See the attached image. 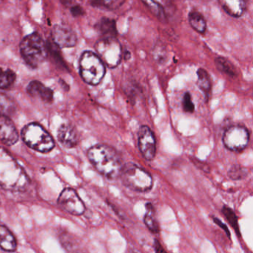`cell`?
I'll list each match as a JSON object with an SVG mask.
<instances>
[{
  "mask_svg": "<svg viewBox=\"0 0 253 253\" xmlns=\"http://www.w3.org/2000/svg\"><path fill=\"white\" fill-rule=\"evenodd\" d=\"M229 178L233 181H241L245 179L248 175V169L240 165H233L230 169L228 173Z\"/></svg>",
  "mask_w": 253,
  "mask_h": 253,
  "instance_id": "cell-25",
  "label": "cell"
},
{
  "mask_svg": "<svg viewBox=\"0 0 253 253\" xmlns=\"http://www.w3.org/2000/svg\"><path fill=\"white\" fill-rule=\"evenodd\" d=\"M138 148L143 157L147 160H153L156 152V140L148 126L140 128L138 133Z\"/></svg>",
  "mask_w": 253,
  "mask_h": 253,
  "instance_id": "cell-10",
  "label": "cell"
},
{
  "mask_svg": "<svg viewBox=\"0 0 253 253\" xmlns=\"http://www.w3.org/2000/svg\"><path fill=\"white\" fill-rule=\"evenodd\" d=\"M97 56L110 68H115L121 62L122 49L116 38H102L96 44Z\"/></svg>",
  "mask_w": 253,
  "mask_h": 253,
  "instance_id": "cell-7",
  "label": "cell"
},
{
  "mask_svg": "<svg viewBox=\"0 0 253 253\" xmlns=\"http://www.w3.org/2000/svg\"><path fill=\"white\" fill-rule=\"evenodd\" d=\"M22 140L32 150L39 152L47 153L54 148V141L50 134L38 123L25 126L22 131Z\"/></svg>",
  "mask_w": 253,
  "mask_h": 253,
  "instance_id": "cell-4",
  "label": "cell"
},
{
  "mask_svg": "<svg viewBox=\"0 0 253 253\" xmlns=\"http://www.w3.org/2000/svg\"><path fill=\"white\" fill-rule=\"evenodd\" d=\"M97 28L103 38H116L117 34L116 22L114 19L103 17L97 24Z\"/></svg>",
  "mask_w": 253,
  "mask_h": 253,
  "instance_id": "cell-17",
  "label": "cell"
},
{
  "mask_svg": "<svg viewBox=\"0 0 253 253\" xmlns=\"http://www.w3.org/2000/svg\"><path fill=\"white\" fill-rule=\"evenodd\" d=\"M222 213L225 216L226 219L230 223L231 227H233L236 234L241 236L240 229H239V220H238L237 215L235 213L234 211L227 206H224L222 207Z\"/></svg>",
  "mask_w": 253,
  "mask_h": 253,
  "instance_id": "cell-24",
  "label": "cell"
},
{
  "mask_svg": "<svg viewBox=\"0 0 253 253\" xmlns=\"http://www.w3.org/2000/svg\"><path fill=\"white\" fill-rule=\"evenodd\" d=\"M154 248L156 253H168L164 249L163 247L158 242V240H155Z\"/></svg>",
  "mask_w": 253,
  "mask_h": 253,
  "instance_id": "cell-32",
  "label": "cell"
},
{
  "mask_svg": "<svg viewBox=\"0 0 253 253\" xmlns=\"http://www.w3.org/2000/svg\"><path fill=\"white\" fill-rule=\"evenodd\" d=\"M19 139L16 126L7 116L0 114V141L4 145H14Z\"/></svg>",
  "mask_w": 253,
  "mask_h": 253,
  "instance_id": "cell-12",
  "label": "cell"
},
{
  "mask_svg": "<svg viewBox=\"0 0 253 253\" xmlns=\"http://www.w3.org/2000/svg\"><path fill=\"white\" fill-rule=\"evenodd\" d=\"M183 108L186 112L193 113L195 110V105L192 101L191 95L189 92L184 94L183 98Z\"/></svg>",
  "mask_w": 253,
  "mask_h": 253,
  "instance_id": "cell-29",
  "label": "cell"
},
{
  "mask_svg": "<svg viewBox=\"0 0 253 253\" xmlns=\"http://www.w3.org/2000/svg\"><path fill=\"white\" fill-rule=\"evenodd\" d=\"M58 204L64 211L76 216L83 215L85 211L84 203L74 189H65L59 195Z\"/></svg>",
  "mask_w": 253,
  "mask_h": 253,
  "instance_id": "cell-9",
  "label": "cell"
},
{
  "mask_svg": "<svg viewBox=\"0 0 253 253\" xmlns=\"http://www.w3.org/2000/svg\"><path fill=\"white\" fill-rule=\"evenodd\" d=\"M212 220H213L214 223H215L216 225H218V227H221L224 232H225L226 235L228 236L229 239H230V232L229 230L228 227L224 223H223L221 220L218 219V218H215V216L212 217Z\"/></svg>",
  "mask_w": 253,
  "mask_h": 253,
  "instance_id": "cell-30",
  "label": "cell"
},
{
  "mask_svg": "<svg viewBox=\"0 0 253 253\" xmlns=\"http://www.w3.org/2000/svg\"><path fill=\"white\" fill-rule=\"evenodd\" d=\"M120 177L124 185L132 191L146 193L153 187V180L151 175L133 163L123 166Z\"/></svg>",
  "mask_w": 253,
  "mask_h": 253,
  "instance_id": "cell-5",
  "label": "cell"
},
{
  "mask_svg": "<svg viewBox=\"0 0 253 253\" xmlns=\"http://www.w3.org/2000/svg\"><path fill=\"white\" fill-rule=\"evenodd\" d=\"M144 3L147 4L150 10L161 20L165 21L166 19L165 11H164L163 8L159 3L153 1H144Z\"/></svg>",
  "mask_w": 253,
  "mask_h": 253,
  "instance_id": "cell-27",
  "label": "cell"
},
{
  "mask_svg": "<svg viewBox=\"0 0 253 253\" xmlns=\"http://www.w3.org/2000/svg\"><path fill=\"white\" fill-rule=\"evenodd\" d=\"M145 215H144V221L146 227L153 233H158L159 232V225L157 219L156 218V212L152 203H147L146 205Z\"/></svg>",
  "mask_w": 253,
  "mask_h": 253,
  "instance_id": "cell-20",
  "label": "cell"
},
{
  "mask_svg": "<svg viewBox=\"0 0 253 253\" xmlns=\"http://www.w3.org/2000/svg\"><path fill=\"white\" fill-rule=\"evenodd\" d=\"M215 67L221 73L227 74L230 77H236L238 74L237 69L235 65L224 56H218L215 59Z\"/></svg>",
  "mask_w": 253,
  "mask_h": 253,
  "instance_id": "cell-21",
  "label": "cell"
},
{
  "mask_svg": "<svg viewBox=\"0 0 253 253\" xmlns=\"http://www.w3.org/2000/svg\"><path fill=\"white\" fill-rule=\"evenodd\" d=\"M71 13L74 16H80L84 14V10L80 5L72 6L71 9Z\"/></svg>",
  "mask_w": 253,
  "mask_h": 253,
  "instance_id": "cell-31",
  "label": "cell"
},
{
  "mask_svg": "<svg viewBox=\"0 0 253 253\" xmlns=\"http://www.w3.org/2000/svg\"><path fill=\"white\" fill-rule=\"evenodd\" d=\"M16 110L14 102L9 97L4 94H0V114L7 116L14 113Z\"/></svg>",
  "mask_w": 253,
  "mask_h": 253,
  "instance_id": "cell-23",
  "label": "cell"
},
{
  "mask_svg": "<svg viewBox=\"0 0 253 253\" xmlns=\"http://www.w3.org/2000/svg\"><path fill=\"white\" fill-rule=\"evenodd\" d=\"M92 4L94 7H102V8L110 9V10H114L117 7L121 6L124 3L123 1H92Z\"/></svg>",
  "mask_w": 253,
  "mask_h": 253,
  "instance_id": "cell-28",
  "label": "cell"
},
{
  "mask_svg": "<svg viewBox=\"0 0 253 253\" xmlns=\"http://www.w3.org/2000/svg\"><path fill=\"white\" fill-rule=\"evenodd\" d=\"M222 140L227 150L242 152L249 144L250 132L243 125H233L226 129Z\"/></svg>",
  "mask_w": 253,
  "mask_h": 253,
  "instance_id": "cell-8",
  "label": "cell"
},
{
  "mask_svg": "<svg viewBox=\"0 0 253 253\" xmlns=\"http://www.w3.org/2000/svg\"><path fill=\"white\" fill-rule=\"evenodd\" d=\"M87 157L96 170L108 179H117L121 175V157L112 147L104 144L93 146L87 152Z\"/></svg>",
  "mask_w": 253,
  "mask_h": 253,
  "instance_id": "cell-2",
  "label": "cell"
},
{
  "mask_svg": "<svg viewBox=\"0 0 253 253\" xmlns=\"http://www.w3.org/2000/svg\"><path fill=\"white\" fill-rule=\"evenodd\" d=\"M17 248L16 239L11 232L3 225H0V248L7 252H14Z\"/></svg>",
  "mask_w": 253,
  "mask_h": 253,
  "instance_id": "cell-16",
  "label": "cell"
},
{
  "mask_svg": "<svg viewBox=\"0 0 253 253\" xmlns=\"http://www.w3.org/2000/svg\"><path fill=\"white\" fill-rule=\"evenodd\" d=\"M80 70L83 80L92 86L99 84L105 74L103 62L97 55L90 51H85L82 54Z\"/></svg>",
  "mask_w": 253,
  "mask_h": 253,
  "instance_id": "cell-6",
  "label": "cell"
},
{
  "mask_svg": "<svg viewBox=\"0 0 253 253\" xmlns=\"http://www.w3.org/2000/svg\"><path fill=\"white\" fill-rule=\"evenodd\" d=\"M53 43L59 48H71L76 46L77 37L75 33L65 25H56L52 30Z\"/></svg>",
  "mask_w": 253,
  "mask_h": 253,
  "instance_id": "cell-11",
  "label": "cell"
},
{
  "mask_svg": "<svg viewBox=\"0 0 253 253\" xmlns=\"http://www.w3.org/2000/svg\"><path fill=\"white\" fill-rule=\"evenodd\" d=\"M16 74L12 70L4 71V77L0 83V89H5L10 88L16 80Z\"/></svg>",
  "mask_w": 253,
  "mask_h": 253,
  "instance_id": "cell-26",
  "label": "cell"
},
{
  "mask_svg": "<svg viewBox=\"0 0 253 253\" xmlns=\"http://www.w3.org/2000/svg\"><path fill=\"white\" fill-rule=\"evenodd\" d=\"M4 71H3L1 68H0V83H1V80H2L3 77H4Z\"/></svg>",
  "mask_w": 253,
  "mask_h": 253,
  "instance_id": "cell-33",
  "label": "cell"
},
{
  "mask_svg": "<svg viewBox=\"0 0 253 253\" xmlns=\"http://www.w3.org/2000/svg\"><path fill=\"white\" fill-rule=\"evenodd\" d=\"M198 80L197 84L199 89L204 92L207 100L211 96V89H212V82L211 77L206 70L204 68H199L197 71Z\"/></svg>",
  "mask_w": 253,
  "mask_h": 253,
  "instance_id": "cell-18",
  "label": "cell"
},
{
  "mask_svg": "<svg viewBox=\"0 0 253 253\" xmlns=\"http://www.w3.org/2000/svg\"><path fill=\"white\" fill-rule=\"evenodd\" d=\"M60 242L63 248L71 253H83L80 243L74 236L67 233L60 235Z\"/></svg>",
  "mask_w": 253,
  "mask_h": 253,
  "instance_id": "cell-19",
  "label": "cell"
},
{
  "mask_svg": "<svg viewBox=\"0 0 253 253\" xmlns=\"http://www.w3.org/2000/svg\"><path fill=\"white\" fill-rule=\"evenodd\" d=\"M30 180L23 168L3 148H0V186L12 192H22L29 186Z\"/></svg>",
  "mask_w": 253,
  "mask_h": 253,
  "instance_id": "cell-1",
  "label": "cell"
},
{
  "mask_svg": "<svg viewBox=\"0 0 253 253\" xmlns=\"http://www.w3.org/2000/svg\"><path fill=\"white\" fill-rule=\"evenodd\" d=\"M20 51L25 62L32 68H37L45 60L48 49L41 36L38 33H33L21 42Z\"/></svg>",
  "mask_w": 253,
  "mask_h": 253,
  "instance_id": "cell-3",
  "label": "cell"
},
{
  "mask_svg": "<svg viewBox=\"0 0 253 253\" xmlns=\"http://www.w3.org/2000/svg\"><path fill=\"white\" fill-rule=\"evenodd\" d=\"M188 17L192 28L200 34H205L207 29V22L202 13L193 10L189 13Z\"/></svg>",
  "mask_w": 253,
  "mask_h": 253,
  "instance_id": "cell-22",
  "label": "cell"
},
{
  "mask_svg": "<svg viewBox=\"0 0 253 253\" xmlns=\"http://www.w3.org/2000/svg\"><path fill=\"white\" fill-rule=\"evenodd\" d=\"M28 93L34 98H40L44 102H51L53 100V92L39 81L31 82L27 87Z\"/></svg>",
  "mask_w": 253,
  "mask_h": 253,
  "instance_id": "cell-14",
  "label": "cell"
},
{
  "mask_svg": "<svg viewBox=\"0 0 253 253\" xmlns=\"http://www.w3.org/2000/svg\"><path fill=\"white\" fill-rule=\"evenodd\" d=\"M220 4L227 14L236 18L242 16L247 7L246 1L243 0H222Z\"/></svg>",
  "mask_w": 253,
  "mask_h": 253,
  "instance_id": "cell-15",
  "label": "cell"
},
{
  "mask_svg": "<svg viewBox=\"0 0 253 253\" xmlns=\"http://www.w3.org/2000/svg\"><path fill=\"white\" fill-rule=\"evenodd\" d=\"M58 140L63 147L71 149L78 144L80 136L77 129L73 125L65 123L58 130Z\"/></svg>",
  "mask_w": 253,
  "mask_h": 253,
  "instance_id": "cell-13",
  "label": "cell"
}]
</instances>
